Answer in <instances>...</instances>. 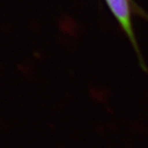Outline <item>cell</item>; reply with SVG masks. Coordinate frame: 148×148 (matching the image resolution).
Segmentation results:
<instances>
[{"instance_id":"6da1fadb","label":"cell","mask_w":148,"mask_h":148,"mask_svg":"<svg viewBox=\"0 0 148 148\" xmlns=\"http://www.w3.org/2000/svg\"><path fill=\"white\" fill-rule=\"evenodd\" d=\"M109 9L114 14V16L119 23L120 27L125 32L127 37L131 40L134 45L135 50L138 54V47L136 37L133 30L132 24V14H131V6H130V0H105Z\"/></svg>"}]
</instances>
